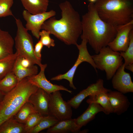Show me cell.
Segmentation results:
<instances>
[{
    "label": "cell",
    "mask_w": 133,
    "mask_h": 133,
    "mask_svg": "<svg viewBox=\"0 0 133 133\" xmlns=\"http://www.w3.org/2000/svg\"><path fill=\"white\" fill-rule=\"evenodd\" d=\"M59 5L61 18L59 20L54 16L50 18L44 23L41 29L49 32L66 45L76 46L82 32L80 15L68 1Z\"/></svg>",
    "instance_id": "obj_1"
},
{
    "label": "cell",
    "mask_w": 133,
    "mask_h": 133,
    "mask_svg": "<svg viewBox=\"0 0 133 133\" xmlns=\"http://www.w3.org/2000/svg\"><path fill=\"white\" fill-rule=\"evenodd\" d=\"M87 12L81 19L82 39H85L96 54L108 46L115 37L118 28L103 21L100 17L94 6L90 2Z\"/></svg>",
    "instance_id": "obj_2"
},
{
    "label": "cell",
    "mask_w": 133,
    "mask_h": 133,
    "mask_svg": "<svg viewBox=\"0 0 133 133\" xmlns=\"http://www.w3.org/2000/svg\"><path fill=\"white\" fill-rule=\"evenodd\" d=\"M94 3L100 18L118 28L133 20V0H97Z\"/></svg>",
    "instance_id": "obj_3"
},
{
    "label": "cell",
    "mask_w": 133,
    "mask_h": 133,
    "mask_svg": "<svg viewBox=\"0 0 133 133\" xmlns=\"http://www.w3.org/2000/svg\"><path fill=\"white\" fill-rule=\"evenodd\" d=\"M38 88L31 84L26 77L6 94L0 102V126L6 120L13 117L28 101L30 96Z\"/></svg>",
    "instance_id": "obj_4"
},
{
    "label": "cell",
    "mask_w": 133,
    "mask_h": 133,
    "mask_svg": "<svg viewBox=\"0 0 133 133\" xmlns=\"http://www.w3.org/2000/svg\"><path fill=\"white\" fill-rule=\"evenodd\" d=\"M15 19L17 30L14 42L18 56L28 59L33 64L37 65L40 67L43 64L35 56L31 35L24 27L21 21L18 18Z\"/></svg>",
    "instance_id": "obj_5"
},
{
    "label": "cell",
    "mask_w": 133,
    "mask_h": 133,
    "mask_svg": "<svg viewBox=\"0 0 133 133\" xmlns=\"http://www.w3.org/2000/svg\"><path fill=\"white\" fill-rule=\"evenodd\" d=\"M92 57L97 69L105 71L107 80L112 79L123 63L120 52L113 50L108 46L103 48L98 53Z\"/></svg>",
    "instance_id": "obj_6"
},
{
    "label": "cell",
    "mask_w": 133,
    "mask_h": 133,
    "mask_svg": "<svg viewBox=\"0 0 133 133\" xmlns=\"http://www.w3.org/2000/svg\"><path fill=\"white\" fill-rule=\"evenodd\" d=\"M81 44H77L76 46L78 48L79 53L78 58L72 67L66 72L63 74H60L51 78L52 81H59L65 79L68 81L70 86L74 89L76 88L73 83V79L76 71L78 66L83 62L89 63L94 68L97 73V67L92 58V55L89 54L87 48V42L84 39H82Z\"/></svg>",
    "instance_id": "obj_7"
},
{
    "label": "cell",
    "mask_w": 133,
    "mask_h": 133,
    "mask_svg": "<svg viewBox=\"0 0 133 133\" xmlns=\"http://www.w3.org/2000/svg\"><path fill=\"white\" fill-rule=\"evenodd\" d=\"M49 115L59 121L71 118V107L64 101L59 90L50 94Z\"/></svg>",
    "instance_id": "obj_8"
},
{
    "label": "cell",
    "mask_w": 133,
    "mask_h": 133,
    "mask_svg": "<svg viewBox=\"0 0 133 133\" xmlns=\"http://www.w3.org/2000/svg\"><path fill=\"white\" fill-rule=\"evenodd\" d=\"M22 14L24 19L26 22L25 28L28 31H31L33 35L39 39L42 25L48 19L54 16L56 13L54 11L51 10L42 13L32 14L24 10Z\"/></svg>",
    "instance_id": "obj_9"
},
{
    "label": "cell",
    "mask_w": 133,
    "mask_h": 133,
    "mask_svg": "<svg viewBox=\"0 0 133 133\" xmlns=\"http://www.w3.org/2000/svg\"><path fill=\"white\" fill-rule=\"evenodd\" d=\"M133 30V20L119 27L115 37L108 46L115 51H125L129 45L130 34Z\"/></svg>",
    "instance_id": "obj_10"
},
{
    "label": "cell",
    "mask_w": 133,
    "mask_h": 133,
    "mask_svg": "<svg viewBox=\"0 0 133 133\" xmlns=\"http://www.w3.org/2000/svg\"><path fill=\"white\" fill-rule=\"evenodd\" d=\"M47 66L43 64L40 67V70L38 74L27 77L29 82L33 85L40 88L49 94L58 90H64L71 93L72 91L62 85L52 84L47 79L45 71Z\"/></svg>",
    "instance_id": "obj_11"
},
{
    "label": "cell",
    "mask_w": 133,
    "mask_h": 133,
    "mask_svg": "<svg viewBox=\"0 0 133 133\" xmlns=\"http://www.w3.org/2000/svg\"><path fill=\"white\" fill-rule=\"evenodd\" d=\"M123 63L112 78L113 88L124 94L133 92V83L130 74L126 72Z\"/></svg>",
    "instance_id": "obj_12"
},
{
    "label": "cell",
    "mask_w": 133,
    "mask_h": 133,
    "mask_svg": "<svg viewBox=\"0 0 133 133\" xmlns=\"http://www.w3.org/2000/svg\"><path fill=\"white\" fill-rule=\"evenodd\" d=\"M103 81L99 79L95 83L90 85L86 88L79 93L67 101L71 106L75 109L78 108L82 101L87 97L95 95L103 91L108 92L110 90L105 88Z\"/></svg>",
    "instance_id": "obj_13"
},
{
    "label": "cell",
    "mask_w": 133,
    "mask_h": 133,
    "mask_svg": "<svg viewBox=\"0 0 133 133\" xmlns=\"http://www.w3.org/2000/svg\"><path fill=\"white\" fill-rule=\"evenodd\" d=\"M50 94L42 89L37 90L30 97L28 102L33 105L36 112L42 116L49 115Z\"/></svg>",
    "instance_id": "obj_14"
},
{
    "label": "cell",
    "mask_w": 133,
    "mask_h": 133,
    "mask_svg": "<svg viewBox=\"0 0 133 133\" xmlns=\"http://www.w3.org/2000/svg\"><path fill=\"white\" fill-rule=\"evenodd\" d=\"M107 94L113 113L119 115L127 111L130 102L124 94L117 91L110 90Z\"/></svg>",
    "instance_id": "obj_15"
},
{
    "label": "cell",
    "mask_w": 133,
    "mask_h": 133,
    "mask_svg": "<svg viewBox=\"0 0 133 133\" xmlns=\"http://www.w3.org/2000/svg\"><path fill=\"white\" fill-rule=\"evenodd\" d=\"M81 128L76 123L75 119L72 118L60 121L48 129L47 133H85L88 130H81Z\"/></svg>",
    "instance_id": "obj_16"
},
{
    "label": "cell",
    "mask_w": 133,
    "mask_h": 133,
    "mask_svg": "<svg viewBox=\"0 0 133 133\" xmlns=\"http://www.w3.org/2000/svg\"><path fill=\"white\" fill-rule=\"evenodd\" d=\"M86 110L81 115L75 119L76 124L82 128L93 120L98 113L103 112L105 114V111L99 104L95 103L89 104Z\"/></svg>",
    "instance_id": "obj_17"
},
{
    "label": "cell",
    "mask_w": 133,
    "mask_h": 133,
    "mask_svg": "<svg viewBox=\"0 0 133 133\" xmlns=\"http://www.w3.org/2000/svg\"><path fill=\"white\" fill-rule=\"evenodd\" d=\"M14 41L7 31H0V60L13 54Z\"/></svg>",
    "instance_id": "obj_18"
},
{
    "label": "cell",
    "mask_w": 133,
    "mask_h": 133,
    "mask_svg": "<svg viewBox=\"0 0 133 133\" xmlns=\"http://www.w3.org/2000/svg\"><path fill=\"white\" fill-rule=\"evenodd\" d=\"M25 10L32 14L47 11L49 0H20Z\"/></svg>",
    "instance_id": "obj_19"
},
{
    "label": "cell",
    "mask_w": 133,
    "mask_h": 133,
    "mask_svg": "<svg viewBox=\"0 0 133 133\" xmlns=\"http://www.w3.org/2000/svg\"><path fill=\"white\" fill-rule=\"evenodd\" d=\"M37 66L34 65L29 67H25L21 65L18 57L14 64L13 71L17 77L18 82L25 78L37 74Z\"/></svg>",
    "instance_id": "obj_20"
},
{
    "label": "cell",
    "mask_w": 133,
    "mask_h": 133,
    "mask_svg": "<svg viewBox=\"0 0 133 133\" xmlns=\"http://www.w3.org/2000/svg\"><path fill=\"white\" fill-rule=\"evenodd\" d=\"M108 92L103 91L89 96V99L86 100L87 103L88 104L93 103L99 104L105 110L106 115L113 113L107 94Z\"/></svg>",
    "instance_id": "obj_21"
},
{
    "label": "cell",
    "mask_w": 133,
    "mask_h": 133,
    "mask_svg": "<svg viewBox=\"0 0 133 133\" xmlns=\"http://www.w3.org/2000/svg\"><path fill=\"white\" fill-rule=\"evenodd\" d=\"M26 133L24 125L13 117L5 121L0 126V133Z\"/></svg>",
    "instance_id": "obj_22"
},
{
    "label": "cell",
    "mask_w": 133,
    "mask_h": 133,
    "mask_svg": "<svg viewBox=\"0 0 133 133\" xmlns=\"http://www.w3.org/2000/svg\"><path fill=\"white\" fill-rule=\"evenodd\" d=\"M18 55L16 52L0 60V80L7 74L13 71L14 65Z\"/></svg>",
    "instance_id": "obj_23"
},
{
    "label": "cell",
    "mask_w": 133,
    "mask_h": 133,
    "mask_svg": "<svg viewBox=\"0 0 133 133\" xmlns=\"http://www.w3.org/2000/svg\"><path fill=\"white\" fill-rule=\"evenodd\" d=\"M18 83L17 77L12 71L0 80V90L5 94L14 88Z\"/></svg>",
    "instance_id": "obj_24"
},
{
    "label": "cell",
    "mask_w": 133,
    "mask_h": 133,
    "mask_svg": "<svg viewBox=\"0 0 133 133\" xmlns=\"http://www.w3.org/2000/svg\"><path fill=\"white\" fill-rule=\"evenodd\" d=\"M59 121L55 117L49 115L43 116L38 123L30 131L29 133H38L51 127Z\"/></svg>",
    "instance_id": "obj_25"
},
{
    "label": "cell",
    "mask_w": 133,
    "mask_h": 133,
    "mask_svg": "<svg viewBox=\"0 0 133 133\" xmlns=\"http://www.w3.org/2000/svg\"><path fill=\"white\" fill-rule=\"evenodd\" d=\"M35 113L37 112L33 105L28 101L23 105L15 115L14 118L18 122L24 124L28 116Z\"/></svg>",
    "instance_id": "obj_26"
},
{
    "label": "cell",
    "mask_w": 133,
    "mask_h": 133,
    "mask_svg": "<svg viewBox=\"0 0 133 133\" xmlns=\"http://www.w3.org/2000/svg\"><path fill=\"white\" fill-rule=\"evenodd\" d=\"M120 53L124 60L125 66L133 64V30L130 33V41L128 48L125 51Z\"/></svg>",
    "instance_id": "obj_27"
},
{
    "label": "cell",
    "mask_w": 133,
    "mask_h": 133,
    "mask_svg": "<svg viewBox=\"0 0 133 133\" xmlns=\"http://www.w3.org/2000/svg\"><path fill=\"white\" fill-rule=\"evenodd\" d=\"M43 116L35 113L30 115L26 119L24 124L25 131L26 133L30 131L40 122Z\"/></svg>",
    "instance_id": "obj_28"
},
{
    "label": "cell",
    "mask_w": 133,
    "mask_h": 133,
    "mask_svg": "<svg viewBox=\"0 0 133 133\" xmlns=\"http://www.w3.org/2000/svg\"><path fill=\"white\" fill-rule=\"evenodd\" d=\"M14 0H0V17L13 16L11 10Z\"/></svg>",
    "instance_id": "obj_29"
},
{
    "label": "cell",
    "mask_w": 133,
    "mask_h": 133,
    "mask_svg": "<svg viewBox=\"0 0 133 133\" xmlns=\"http://www.w3.org/2000/svg\"><path fill=\"white\" fill-rule=\"evenodd\" d=\"M50 33L46 30H42L39 33L40 39L39 40L43 45L49 48L55 46L54 40L50 36Z\"/></svg>",
    "instance_id": "obj_30"
},
{
    "label": "cell",
    "mask_w": 133,
    "mask_h": 133,
    "mask_svg": "<svg viewBox=\"0 0 133 133\" xmlns=\"http://www.w3.org/2000/svg\"><path fill=\"white\" fill-rule=\"evenodd\" d=\"M43 45L39 40L35 44L34 48V52L35 56L37 59L41 61V51Z\"/></svg>",
    "instance_id": "obj_31"
},
{
    "label": "cell",
    "mask_w": 133,
    "mask_h": 133,
    "mask_svg": "<svg viewBox=\"0 0 133 133\" xmlns=\"http://www.w3.org/2000/svg\"><path fill=\"white\" fill-rule=\"evenodd\" d=\"M20 63L23 66L27 68L30 67L34 65L28 59L23 57H20L18 56Z\"/></svg>",
    "instance_id": "obj_32"
},
{
    "label": "cell",
    "mask_w": 133,
    "mask_h": 133,
    "mask_svg": "<svg viewBox=\"0 0 133 133\" xmlns=\"http://www.w3.org/2000/svg\"><path fill=\"white\" fill-rule=\"evenodd\" d=\"M125 68L133 72V64L125 66Z\"/></svg>",
    "instance_id": "obj_33"
},
{
    "label": "cell",
    "mask_w": 133,
    "mask_h": 133,
    "mask_svg": "<svg viewBox=\"0 0 133 133\" xmlns=\"http://www.w3.org/2000/svg\"><path fill=\"white\" fill-rule=\"evenodd\" d=\"M5 94L0 90V102L2 99Z\"/></svg>",
    "instance_id": "obj_34"
},
{
    "label": "cell",
    "mask_w": 133,
    "mask_h": 133,
    "mask_svg": "<svg viewBox=\"0 0 133 133\" xmlns=\"http://www.w3.org/2000/svg\"><path fill=\"white\" fill-rule=\"evenodd\" d=\"M90 2L94 3L97 0H88Z\"/></svg>",
    "instance_id": "obj_35"
},
{
    "label": "cell",
    "mask_w": 133,
    "mask_h": 133,
    "mask_svg": "<svg viewBox=\"0 0 133 133\" xmlns=\"http://www.w3.org/2000/svg\"></svg>",
    "instance_id": "obj_36"
}]
</instances>
